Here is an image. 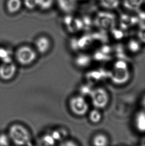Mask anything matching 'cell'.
<instances>
[{"instance_id":"8992f818","label":"cell","mask_w":145,"mask_h":146,"mask_svg":"<svg viewBox=\"0 0 145 146\" xmlns=\"http://www.w3.org/2000/svg\"><path fill=\"white\" fill-rule=\"evenodd\" d=\"M90 95L92 104L97 108H103L108 104V93L102 88H98L91 91Z\"/></svg>"},{"instance_id":"2e32d148","label":"cell","mask_w":145,"mask_h":146,"mask_svg":"<svg viewBox=\"0 0 145 146\" xmlns=\"http://www.w3.org/2000/svg\"><path fill=\"white\" fill-rule=\"evenodd\" d=\"M90 62V58L88 55H80L76 58V63L80 67H84Z\"/></svg>"},{"instance_id":"f1b7e54d","label":"cell","mask_w":145,"mask_h":146,"mask_svg":"<svg viewBox=\"0 0 145 146\" xmlns=\"http://www.w3.org/2000/svg\"><path fill=\"white\" fill-rule=\"evenodd\" d=\"M141 144L142 146H145V137H144L142 139L141 141Z\"/></svg>"},{"instance_id":"ba28073f","label":"cell","mask_w":145,"mask_h":146,"mask_svg":"<svg viewBox=\"0 0 145 146\" xmlns=\"http://www.w3.org/2000/svg\"><path fill=\"white\" fill-rule=\"evenodd\" d=\"M36 50L40 54H45L51 48V42L46 36H41L36 40L35 42Z\"/></svg>"},{"instance_id":"8fae6325","label":"cell","mask_w":145,"mask_h":146,"mask_svg":"<svg viewBox=\"0 0 145 146\" xmlns=\"http://www.w3.org/2000/svg\"><path fill=\"white\" fill-rule=\"evenodd\" d=\"M135 124L138 130L145 132V112L141 111L138 113L136 116Z\"/></svg>"},{"instance_id":"83f0119b","label":"cell","mask_w":145,"mask_h":146,"mask_svg":"<svg viewBox=\"0 0 145 146\" xmlns=\"http://www.w3.org/2000/svg\"><path fill=\"white\" fill-rule=\"evenodd\" d=\"M139 17L142 20H145V13L144 12H141L139 13Z\"/></svg>"},{"instance_id":"ffe728a7","label":"cell","mask_w":145,"mask_h":146,"mask_svg":"<svg viewBox=\"0 0 145 146\" xmlns=\"http://www.w3.org/2000/svg\"><path fill=\"white\" fill-rule=\"evenodd\" d=\"M65 133H66V131L64 130L58 129L54 131L51 135L55 141H58L63 139L66 136V135H63V134Z\"/></svg>"},{"instance_id":"ac0fdd59","label":"cell","mask_w":145,"mask_h":146,"mask_svg":"<svg viewBox=\"0 0 145 146\" xmlns=\"http://www.w3.org/2000/svg\"><path fill=\"white\" fill-rule=\"evenodd\" d=\"M101 4L102 7L107 9H114L119 4V0H101Z\"/></svg>"},{"instance_id":"e0dca14e","label":"cell","mask_w":145,"mask_h":146,"mask_svg":"<svg viewBox=\"0 0 145 146\" xmlns=\"http://www.w3.org/2000/svg\"><path fill=\"white\" fill-rule=\"evenodd\" d=\"M89 118L90 121L94 123H98L102 119V114L99 111L94 109L90 113Z\"/></svg>"},{"instance_id":"5bb4252c","label":"cell","mask_w":145,"mask_h":146,"mask_svg":"<svg viewBox=\"0 0 145 146\" xmlns=\"http://www.w3.org/2000/svg\"><path fill=\"white\" fill-rule=\"evenodd\" d=\"M143 0H125L124 6L131 10H137L141 5Z\"/></svg>"},{"instance_id":"30bf717a","label":"cell","mask_w":145,"mask_h":146,"mask_svg":"<svg viewBox=\"0 0 145 146\" xmlns=\"http://www.w3.org/2000/svg\"><path fill=\"white\" fill-rule=\"evenodd\" d=\"M121 27L123 29H126L129 26L133 25L138 22V19L135 17H132L127 15H122L120 18Z\"/></svg>"},{"instance_id":"d6986e66","label":"cell","mask_w":145,"mask_h":146,"mask_svg":"<svg viewBox=\"0 0 145 146\" xmlns=\"http://www.w3.org/2000/svg\"><path fill=\"white\" fill-rule=\"evenodd\" d=\"M37 6L41 9L47 10L53 5L54 0H37Z\"/></svg>"},{"instance_id":"f546056e","label":"cell","mask_w":145,"mask_h":146,"mask_svg":"<svg viewBox=\"0 0 145 146\" xmlns=\"http://www.w3.org/2000/svg\"><path fill=\"white\" fill-rule=\"evenodd\" d=\"M142 104L143 106L145 108V95L144 96L143 98L142 99Z\"/></svg>"},{"instance_id":"484cf974","label":"cell","mask_w":145,"mask_h":146,"mask_svg":"<svg viewBox=\"0 0 145 146\" xmlns=\"http://www.w3.org/2000/svg\"><path fill=\"white\" fill-rule=\"evenodd\" d=\"M112 33L115 38H120L123 36V33L121 31L117 30H113Z\"/></svg>"},{"instance_id":"7a4b0ae2","label":"cell","mask_w":145,"mask_h":146,"mask_svg":"<svg viewBox=\"0 0 145 146\" xmlns=\"http://www.w3.org/2000/svg\"><path fill=\"white\" fill-rule=\"evenodd\" d=\"M110 76L112 80L115 84H122L126 83L130 78L127 63L122 60L117 61L114 64Z\"/></svg>"},{"instance_id":"6da1fadb","label":"cell","mask_w":145,"mask_h":146,"mask_svg":"<svg viewBox=\"0 0 145 146\" xmlns=\"http://www.w3.org/2000/svg\"><path fill=\"white\" fill-rule=\"evenodd\" d=\"M8 135L11 142L18 146L31 145L32 136L30 131L26 127L20 124H14L11 126Z\"/></svg>"},{"instance_id":"5b68a950","label":"cell","mask_w":145,"mask_h":146,"mask_svg":"<svg viewBox=\"0 0 145 146\" xmlns=\"http://www.w3.org/2000/svg\"><path fill=\"white\" fill-rule=\"evenodd\" d=\"M94 22L102 30H112L115 24V17L109 13L100 12L98 14Z\"/></svg>"},{"instance_id":"4fadbf2b","label":"cell","mask_w":145,"mask_h":146,"mask_svg":"<svg viewBox=\"0 0 145 146\" xmlns=\"http://www.w3.org/2000/svg\"><path fill=\"white\" fill-rule=\"evenodd\" d=\"M11 51L8 48L0 47V61L2 63H9L13 62Z\"/></svg>"},{"instance_id":"3957f363","label":"cell","mask_w":145,"mask_h":146,"mask_svg":"<svg viewBox=\"0 0 145 146\" xmlns=\"http://www.w3.org/2000/svg\"><path fill=\"white\" fill-rule=\"evenodd\" d=\"M37 51L30 46H24L18 48L15 53L16 60L20 65H30L37 58Z\"/></svg>"},{"instance_id":"7402d4cb","label":"cell","mask_w":145,"mask_h":146,"mask_svg":"<svg viewBox=\"0 0 145 146\" xmlns=\"http://www.w3.org/2000/svg\"><path fill=\"white\" fill-rule=\"evenodd\" d=\"M11 141L8 134H0V146H9Z\"/></svg>"},{"instance_id":"9a60e30c","label":"cell","mask_w":145,"mask_h":146,"mask_svg":"<svg viewBox=\"0 0 145 146\" xmlns=\"http://www.w3.org/2000/svg\"><path fill=\"white\" fill-rule=\"evenodd\" d=\"M93 144L96 146H106L108 144V139L104 135L98 134L92 140Z\"/></svg>"},{"instance_id":"4316f807","label":"cell","mask_w":145,"mask_h":146,"mask_svg":"<svg viewBox=\"0 0 145 146\" xmlns=\"http://www.w3.org/2000/svg\"><path fill=\"white\" fill-rule=\"evenodd\" d=\"M84 24H86V25L88 26V25L91 24V21H90V18L86 17V18H84Z\"/></svg>"},{"instance_id":"9c48e42d","label":"cell","mask_w":145,"mask_h":146,"mask_svg":"<svg viewBox=\"0 0 145 146\" xmlns=\"http://www.w3.org/2000/svg\"><path fill=\"white\" fill-rule=\"evenodd\" d=\"M57 4L63 12L69 13L75 9L76 0H57Z\"/></svg>"},{"instance_id":"cb8c5ba5","label":"cell","mask_w":145,"mask_h":146,"mask_svg":"<svg viewBox=\"0 0 145 146\" xmlns=\"http://www.w3.org/2000/svg\"><path fill=\"white\" fill-rule=\"evenodd\" d=\"M55 140L54 139L52 135H47L44 136L42 139V142L46 145H53L54 144Z\"/></svg>"},{"instance_id":"7c38bea8","label":"cell","mask_w":145,"mask_h":146,"mask_svg":"<svg viewBox=\"0 0 145 146\" xmlns=\"http://www.w3.org/2000/svg\"><path fill=\"white\" fill-rule=\"evenodd\" d=\"M22 5L21 0H8L7 7L8 12L11 14H14L20 10Z\"/></svg>"},{"instance_id":"52a82bcc","label":"cell","mask_w":145,"mask_h":146,"mask_svg":"<svg viewBox=\"0 0 145 146\" xmlns=\"http://www.w3.org/2000/svg\"><path fill=\"white\" fill-rule=\"evenodd\" d=\"M17 71V67L13 62L2 63L0 65V78L8 81L14 78Z\"/></svg>"},{"instance_id":"277c9868","label":"cell","mask_w":145,"mask_h":146,"mask_svg":"<svg viewBox=\"0 0 145 146\" xmlns=\"http://www.w3.org/2000/svg\"><path fill=\"white\" fill-rule=\"evenodd\" d=\"M69 105L72 113L77 116L84 115L88 110V104L84 98L81 96H76L71 98Z\"/></svg>"},{"instance_id":"44dd1931","label":"cell","mask_w":145,"mask_h":146,"mask_svg":"<svg viewBox=\"0 0 145 146\" xmlns=\"http://www.w3.org/2000/svg\"><path fill=\"white\" fill-rule=\"evenodd\" d=\"M128 48L130 51L133 52H136L139 51L140 48V44L135 40H131L128 44Z\"/></svg>"},{"instance_id":"603a6c76","label":"cell","mask_w":145,"mask_h":146,"mask_svg":"<svg viewBox=\"0 0 145 146\" xmlns=\"http://www.w3.org/2000/svg\"><path fill=\"white\" fill-rule=\"evenodd\" d=\"M24 4L26 8L32 10L37 7V0H24Z\"/></svg>"},{"instance_id":"d4e9b609","label":"cell","mask_w":145,"mask_h":146,"mask_svg":"<svg viewBox=\"0 0 145 146\" xmlns=\"http://www.w3.org/2000/svg\"><path fill=\"white\" fill-rule=\"evenodd\" d=\"M138 36L142 42L145 43V25H142L138 32Z\"/></svg>"}]
</instances>
